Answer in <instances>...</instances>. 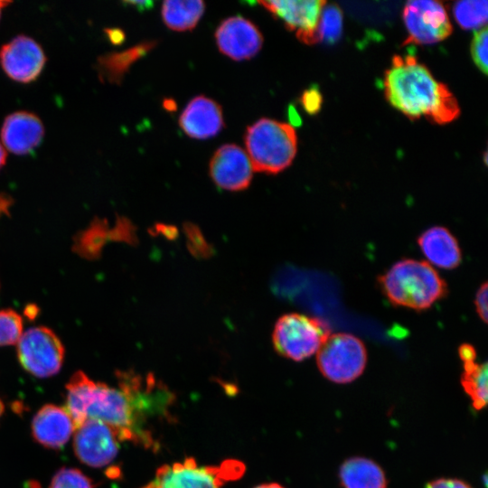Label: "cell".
Returning a JSON list of instances; mask_svg holds the SVG:
<instances>
[{"label":"cell","mask_w":488,"mask_h":488,"mask_svg":"<svg viewBox=\"0 0 488 488\" xmlns=\"http://www.w3.org/2000/svg\"><path fill=\"white\" fill-rule=\"evenodd\" d=\"M385 96L398 110L411 119L425 117L446 124L460 114L456 99L413 55H395L383 80Z\"/></svg>","instance_id":"cell-1"},{"label":"cell","mask_w":488,"mask_h":488,"mask_svg":"<svg viewBox=\"0 0 488 488\" xmlns=\"http://www.w3.org/2000/svg\"><path fill=\"white\" fill-rule=\"evenodd\" d=\"M378 281L392 305L417 311L430 308L447 293L446 281L428 262L422 260H399Z\"/></svg>","instance_id":"cell-2"},{"label":"cell","mask_w":488,"mask_h":488,"mask_svg":"<svg viewBox=\"0 0 488 488\" xmlns=\"http://www.w3.org/2000/svg\"><path fill=\"white\" fill-rule=\"evenodd\" d=\"M245 145L253 171L277 174L294 160L297 136L289 124L260 118L247 128Z\"/></svg>","instance_id":"cell-3"},{"label":"cell","mask_w":488,"mask_h":488,"mask_svg":"<svg viewBox=\"0 0 488 488\" xmlns=\"http://www.w3.org/2000/svg\"><path fill=\"white\" fill-rule=\"evenodd\" d=\"M245 470V465L235 459L218 465H198L193 457H186L183 462L161 465L154 479L142 488H222L240 478Z\"/></svg>","instance_id":"cell-4"},{"label":"cell","mask_w":488,"mask_h":488,"mask_svg":"<svg viewBox=\"0 0 488 488\" xmlns=\"http://www.w3.org/2000/svg\"><path fill=\"white\" fill-rule=\"evenodd\" d=\"M330 334V329L323 320L291 313L277 321L272 339L277 353L301 361L316 353Z\"/></svg>","instance_id":"cell-5"},{"label":"cell","mask_w":488,"mask_h":488,"mask_svg":"<svg viewBox=\"0 0 488 488\" xmlns=\"http://www.w3.org/2000/svg\"><path fill=\"white\" fill-rule=\"evenodd\" d=\"M321 373L334 383H349L363 372L367 351L358 337L346 333L330 334L316 352Z\"/></svg>","instance_id":"cell-6"},{"label":"cell","mask_w":488,"mask_h":488,"mask_svg":"<svg viewBox=\"0 0 488 488\" xmlns=\"http://www.w3.org/2000/svg\"><path fill=\"white\" fill-rule=\"evenodd\" d=\"M17 356L26 371L38 378H47L60 371L64 347L51 329L33 327L21 334L17 342Z\"/></svg>","instance_id":"cell-7"},{"label":"cell","mask_w":488,"mask_h":488,"mask_svg":"<svg viewBox=\"0 0 488 488\" xmlns=\"http://www.w3.org/2000/svg\"><path fill=\"white\" fill-rule=\"evenodd\" d=\"M408 38L403 44H432L447 38L452 25L444 5L438 1H408L403 9Z\"/></svg>","instance_id":"cell-8"},{"label":"cell","mask_w":488,"mask_h":488,"mask_svg":"<svg viewBox=\"0 0 488 488\" xmlns=\"http://www.w3.org/2000/svg\"><path fill=\"white\" fill-rule=\"evenodd\" d=\"M118 437L107 424L88 418L74 431L73 448L85 465L102 467L111 463L118 452Z\"/></svg>","instance_id":"cell-9"},{"label":"cell","mask_w":488,"mask_h":488,"mask_svg":"<svg viewBox=\"0 0 488 488\" xmlns=\"http://www.w3.org/2000/svg\"><path fill=\"white\" fill-rule=\"evenodd\" d=\"M259 5L281 19L287 29L306 44L316 43L320 14L326 4L323 0L260 1Z\"/></svg>","instance_id":"cell-10"},{"label":"cell","mask_w":488,"mask_h":488,"mask_svg":"<svg viewBox=\"0 0 488 488\" xmlns=\"http://www.w3.org/2000/svg\"><path fill=\"white\" fill-rule=\"evenodd\" d=\"M3 70L12 80L28 83L41 74L46 61L42 47L32 38L19 35L0 52Z\"/></svg>","instance_id":"cell-11"},{"label":"cell","mask_w":488,"mask_h":488,"mask_svg":"<svg viewBox=\"0 0 488 488\" xmlns=\"http://www.w3.org/2000/svg\"><path fill=\"white\" fill-rule=\"evenodd\" d=\"M210 174L217 186L228 191L246 189L252 179L253 168L249 155L237 145L219 147L210 163Z\"/></svg>","instance_id":"cell-12"},{"label":"cell","mask_w":488,"mask_h":488,"mask_svg":"<svg viewBox=\"0 0 488 488\" xmlns=\"http://www.w3.org/2000/svg\"><path fill=\"white\" fill-rule=\"evenodd\" d=\"M215 38L220 51L235 61L254 57L263 44L258 27L241 16L224 20L217 28Z\"/></svg>","instance_id":"cell-13"},{"label":"cell","mask_w":488,"mask_h":488,"mask_svg":"<svg viewBox=\"0 0 488 488\" xmlns=\"http://www.w3.org/2000/svg\"><path fill=\"white\" fill-rule=\"evenodd\" d=\"M76 427L65 408L52 404L42 407L32 422L33 438L42 446L57 449L70 438Z\"/></svg>","instance_id":"cell-14"},{"label":"cell","mask_w":488,"mask_h":488,"mask_svg":"<svg viewBox=\"0 0 488 488\" xmlns=\"http://www.w3.org/2000/svg\"><path fill=\"white\" fill-rule=\"evenodd\" d=\"M44 127L41 119L27 111L7 116L3 123L1 137L5 146L14 154L26 155L42 140Z\"/></svg>","instance_id":"cell-15"},{"label":"cell","mask_w":488,"mask_h":488,"mask_svg":"<svg viewBox=\"0 0 488 488\" xmlns=\"http://www.w3.org/2000/svg\"><path fill=\"white\" fill-rule=\"evenodd\" d=\"M179 124L191 137L205 139L214 136L224 125L221 108L209 98L195 97L182 112Z\"/></svg>","instance_id":"cell-16"},{"label":"cell","mask_w":488,"mask_h":488,"mask_svg":"<svg viewBox=\"0 0 488 488\" xmlns=\"http://www.w3.org/2000/svg\"><path fill=\"white\" fill-rule=\"evenodd\" d=\"M418 244L433 265L453 269L462 261V251L456 238L445 227H432L418 238Z\"/></svg>","instance_id":"cell-17"},{"label":"cell","mask_w":488,"mask_h":488,"mask_svg":"<svg viewBox=\"0 0 488 488\" xmlns=\"http://www.w3.org/2000/svg\"><path fill=\"white\" fill-rule=\"evenodd\" d=\"M339 478L343 488H387L382 468L365 457L345 460L340 467Z\"/></svg>","instance_id":"cell-18"},{"label":"cell","mask_w":488,"mask_h":488,"mask_svg":"<svg viewBox=\"0 0 488 488\" xmlns=\"http://www.w3.org/2000/svg\"><path fill=\"white\" fill-rule=\"evenodd\" d=\"M201 0H167L163 3L162 16L164 23L174 31L192 30L204 12Z\"/></svg>","instance_id":"cell-19"},{"label":"cell","mask_w":488,"mask_h":488,"mask_svg":"<svg viewBox=\"0 0 488 488\" xmlns=\"http://www.w3.org/2000/svg\"><path fill=\"white\" fill-rule=\"evenodd\" d=\"M95 382L84 372L77 371L70 377L66 386L65 408L71 417L76 428L87 419L86 412Z\"/></svg>","instance_id":"cell-20"},{"label":"cell","mask_w":488,"mask_h":488,"mask_svg":"<svg viewBox=\"0 0 488 488\" xmlns=\"http://www.w3.org/2000/svg\"><path fill=\"white\" fill-rule=\"evenodd\" d=\"M461 377V384L471 398L473 407L480 410L486 406L488 398L487 363L465 362Z\"/></svg>","instance_id":"cell-21"},{"label":"cell","mask_w":488,"mask_h":488,"mask_svg":"<svg viewBox=\"0 0 488 488\" xmlns=\"http://www.w3.org/2000/svg\"><path fill=\"white\" fill-rule=\"evenodd\" d=\"M154 46L146 42L127 51L110 53L99 59L100 73L109 81L118 82L130 65Z\"/></svg>","instance_id":"cell-22"},{"label":"cell","mask_w":488,"mask_h":488,"mask_svg":"<svg viewBox=\"0 0 488 488\" xmlns=\"http://www.w3.org/2000/svg\"><path fill=\"white\" fill-rule=\"evenodd\" d=\"M453 14L463 29L478 31L486 25L488 3L486 0L459 1L454 4Z\"/></svg>","instance_id":"cell-23"},{"label":"cell","mask_w":488,"mask_h":488,"mask_svg":"<svg viewBox=\"0 0 488 488\" xmlns=\"http://www.w3.org/2000/svg\"><path fill=\"white\" fill-rule=\"evenodd\" d=\"M343 31V13L335 5L324 6L318 22V40L326 43H334L341 37Z\"/></svg>","instance_id":"cell-24"},{"label":"cell","mask_w":488,"mask_h":488,"mask_svg":"<svg viewBox=\"0 0 488 488\" xmlns=\"http://www.w3.org/2000/svg\"><path fill=\"white\" fill-rule=\"evenodd\" d=\"M22 333L21 316L13 310L0 311V346L14 344Z\"/></svg>","instance_id":"cell-25"},{"label":"cell","mask_w":488,"mask_h":488,"mask_svg":"<svg viewBox=\"0 0 488 488\" xmlns=\"http://www.w3.org/2000/svg\"><path fill=\"white\" fill-rule=\"evenodd\" d=\"M50 488H93V483L79 469L61 468L53 476Z\"/></svg>","instance_id":"cell-26"},{"label":"cell","mask_w":488,"mask_h":488,"mask_svg":"<svg viewBox=\"0 0 488 488\" xmlns=\"http://www.w3.org/2000/svg\"><path fill=\"white\" fill-rule=\"evenodd\" d=\"M488 30L483 27L474 33L472 42L471 52L475 65L484 73H487L488 56Z\"/></svg>","instance_id":"cell-27"},{"label":"cell","mask_w":488,"mask_h":488,"mask_svg":"<svg viewBox=\"0 0 488 488\" xmlns=\"http://www.w3.org/2000/svg\"><path fill=\"white\" fill-rule=\"evenodd\" d=\"M301 103L305 110L313 115L317 113L322 105V95L316 87L306 89L302 97Z\"/></svg>","instance_id":"cell-28"},{"label":"cell","mask_w":488,"mask_h":488,"mask_svg":"<svg viewBox=\"0 0 488 488\" xmlns=\"http://www.w3.org/2000/svg\"><path fill=\"white\" fill-rule=\"evenodd\" d=\"M474 305L479 317L486 324L488 317L486 282H484L476 292Z\"/></svg>","instance_id":"cell-29"},{"label":"cell","mask_w":488,"mask_h":488,"mask_svg":"<svg viewBox=\"0 0 488 488\" xmlns=\"http://www.w3.org/2000/svg\"><path fill=\"white\" fill-rule=\"evenodd\" d=\"M426 488H472L462 480L451 478H439L428 483Z\"/></svg>","instance_id":"cell-30"},{"label":"cell","mask_w":488,"mask_h":488,"mask_svg":"<svg viewBox=\"0 0 488 488\" xmlns=\"http://www.w3.org/2000/svg\"><path fill=\"white\" fill-rule=\"evenodd\" d=\"M459 357L463 363L474 361L476 358V352L474 346L468 343H464L458 348Z\"/></svg>","instance_id":"cell-31"},{"label":"cell","mask_w":488,"mask_h":488,"mask_svg":"<svg viewBox=\"0 0 488 488\" xmlns=\"http://www.w3.org/2000/svg\"><path fill=\"white\" fill-rule=\"evenodd\" d=\"M126 5H130L134 7H136L138 11H144L148 10L154 6V3L152 1H127L125 2Z\"/></svg>","instance_id":"cell-32"},{"label":"cell","mask_w":488,"mask_h":488,"mask_svg":"<svg viewBox=\"0 0 488 488\" xmlns=\"http://www.w3.org/2000/svg\"><path fill=\"white\" fill-rule=\"evenodd\" d=\"M107 33L110 41L114 43H120L125 38L124 33L120 30H108Z\"/></svg>","instance_id":"cell-33"},{"label":"cell","mask_w":488,"mask_h":488,"mask_svg":"<svg viewBox=\"0 0 488 488\" xmlns=\"http://www.w3.org/2000/svg\"><path fill=\"white\" fill-rule=\"evenodd\" d=\"M289 118L293 125H298L301 122V119L298 114L296 112L295 108H289Z\"/></svg>","instance_id":"cell-34"},{"label":"cell","mask_w":488,"mask_h":488,"mask_svg":"<svg viewBox=\"0 0 488 488\" xmlns=\"http://www.w3.org/2000/svg\"><path fill=\"white\" fill-rule=\"evenodd\" d=\"M6 161V152L0 143V169L5 165Z\"/></svg>","instance_id":"cell-35"},{"label":"cell","mask_w":488,"mask_h":488,"mask_svg":"<svg viewBox=\"0 0 488 488\" xmlns=\"http://www.w3.org/2000/svg\"><path fill=\"white\" fill-rule=\"evenodd\" d=\"M255 488H285V487H283L282 485L277 483H268L259 484L256 486Z\"/></svg>","instance_id":"cell-36"},{"label":"cell","mask_w":488,"mask_h":488,"mask_svg":"<svg viewBox=\"0 0 488 488\" xmlns=\"http://www.w3.org/2000/svg\"><path fill=\"white\" fill-rule=\"evenodd\" d=\"M164 108L170 110H173L175 108V103L173 100H164Z\"/></svg>","instance_id":"cell-37"},{"label":"cell","mask_w":488,"mask_h":488,"mask_svg":"<svg viewBox=\"0 0 488 488\" xmlns=\"http://www.w3.org/2000/svg\"><path fill=\"white\" fill-rule=\"evenodd\" d=\"M10 4L8 1H0V17H1V10L3 7H5L6 5Z\"/></svg>","instance_id":"cell-38"},{"label":"cell","mask_w":488,"mask_h":488,"mask_svg":"<svg viewBox=\"0 0 488 488\" xmlns=\"http://www.w3.org/2000/svg\"><path fill=\"white\" fill-rule=\"evenodd\" d=\"M4 408H5L4 403H3L2 400L0 399V417H1V415L3 414V412H4Z\"/></svg>","instance_id":"cell-39"}]
</instances>
